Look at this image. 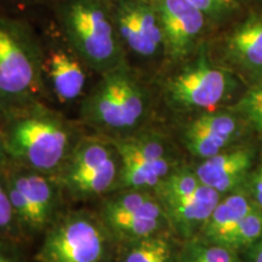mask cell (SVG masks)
I'll use <instances>...</instances> for the list:
<instances>
[{"label":"cell","instance_id":"obj_7","mask_svg":"<svg viewBox=\"0 0 262 262\" xmlns=\"http://www.w3.org/2000/svg\"><path fill=\"white\" fill-rule=\"evenodd\" d=\"M118 37L127 62H150L165 56L158 10L152 0H111Z\"/></svg>","mask_w":262,"mask_h":262},{"label":"cell","instance_id":"obj_5","mask_svg":"<svg viewBox=\"0 0 262 262\" xmlns=\"http://www.w3.org/2000/svg\"><path fill=\"white\" fill-rule=\"evenodd\" d=\"M118 242L89 209L62 211L44 232L37 262H112Z\"/></svg>","mask_w":262,"mask_h":262},{"label":"cell","instance_id":"obj_13","mask_svg":"<svg viewBox=\"0 0 262 262\" xmlns=\"http://www.w3.org/2000/svg\"><path fill=\"white\" fill-rule=\"evenodd\" d=\"M116 152V147L110 139L96 134L94 136H84L54 179L63 189L106 163Z\"/></svg>","mask_w":262,"mask_h":262},{"label":"cell","instance_id":"obj_11","mask_svg":"<svg viewBox=\"0 0 262 262\" xmlns=\"http://www.w3.org/2000/svg\"><path fill=\"white\" fill-rule=\"evenodd\" d=\"M100 216L118 243L162 233L164 224L168 222L162 203L157 195L137 210Z\"/></svg>","mask_w":262,"mask_h":262},{"label":"cell","instance_id":"obj_16","mask_svg":"<svg viewBox=\"0 0 262 262\" xmlns=\"http://www.w3.org/2000/svg\"><path fill=\"white\" fill-rule=\"evenodd\" d=\"M119 172L120 156L117 150L106 163L98 166L94 171L81 176L62 191L64 195L71 196L73 201L78 202L102 199L103 196L116 191Z\"/></svg>","mask_w":262,"mask_h":262},{"label":"cell","instance_id":"obj_15","mask_svg":"<svg viewBox=\"0 0 262 262\" xmlns=\"http://www.w3.org/2000/svg\"><path fill=\"white\" fill-rule=\"evenodd\" d=\"M253 209L248 199L239 193L220 201L201 229L203 241L225 247L242 219Z\"/></svg>","mask_w":262,"mask_h":262},{"label":"cell","instance_id":"obj_3","mask_svg":"<svg viewBox=\"0 0 262 262\" xmlns=\"http://www.w3.org/2000/svg\"><path fill=\"white\" fill-rule=\"evenodd\" d=\"M45 97L40 32L28 16L0 12V122Z\"/></svg>","mask_w":262,"mask_h":262},{"label":"cell","instance_id":"obj_6","mask_svg":"<svg viewBox=\"0 0 262 262\" xmlns=\"http://www.w3.org/2000/svg\"><path fill=\"white\" fill-rule=\"evenodd\" d=\"M229 78L209 61L205 48L194 60L163 81V96L170 107L179 111L212 110L226 97Z\"/></svg>","mask_w":262,"mask_h":262},{"label":"cell","instance_id":"obj_31","mask_svg":"<svg viewBox=\"0 0 262 262\" xmlns=\"http://www.w3.org/2000/svg\"><path fill=\"white\" fill-rule=\"evenodd\" d=\"M152 2H153V0H152Z\"/></svg>","mask_w":262,"mask_h":262},{"label":"cell","instance_id":"obj_4","mask_svg":"<svg viewBox=\"0 0 262 262\" xmlns=\"http://www.w3.org/2000/svg\"><path fill=\"white\" fill-rule=\"evenodd\" d=\"M58 31L91 72L103 74L126 63L111 0H49Z\"/></svg>","mask_w":262,"mask_h":262},{"label":"cell","instance_id":"obj_24","mask_svg":"<svg viewBox=\"0 0 262 262\" xmlns=\"http://www.w3.org/2000/svg\"><path fill=\"white\" fill-rule=\"evenodd\" d=\"M196 118H198L205 126H208L209 129L220 134L222 136L229 137V139H232L235 130H237L235 120L231 116H228V114L206 112L201 114V116Z\"/></svg>","mask_w":262,"mask_h":262},{"label":"cell","instance_id":"obj_25","mask_svg":"<svg viewBox=\"0 0 262 262\" xmlns=\"http://www.w3.org/2000/svg\"><path fill=\"white\" fill-rule=\"evenodd\" d=\"M48 2L49 0H0V12L31 17L39 8L47 5Z\"/></svg>","mask_w":262,"mask_h":262},{"label":"cell","instance_id":"obj_10","mask_svg":"<svg viewBox=\"0 0 262 262\" xmlns=\"http://www.w3.org/2000/svg\"><path fill=\"white\" fill-rule=\"evenodd\" d=\"M5 175L27 198L37 217L39 227L44 233L55 219L63 211L62 204L64 194L60 185L52 176L22 168L12 163L5 166Z\"/></svg>","mask_w":262,"mask_h":262},{"label":"cell","instance_id":"obj_30","mask_svg":"<svg viewBox=\"0 0 262 262\" xmlns=\"http://www.w3.org/2000/svg\"><path fill=\"white\" fill-rule=\"evenodd\" d=\"M10 163L8 153H6L5 140H4V131H3L2 122H0V168H5Z\"/></svg>","mask_w":262,"mask_h":262},{"label":"cell","instance_id":"obj_8","mask_svg":"<svg viewBox=\"0 0 262 262\" xmlns=\"http://www.w3.org/2000/svg\"><path fill=\"white\" fill-rule=\"evenodd\" d=\"M40 35L44 48V83L47 95L61 104L80 101L86 94L91 70L64 40L50 18Z\"/></svg>","mask_w":262,"mask_h":262},{"label":"cell","instance_id":"obj_27","mask_svg":"<svg viewBox=\"0 0 262 262\" xmlns=\"http://www.w3.org/2000/svg\"><path fill=\"white\" fill-rule=\"evenodd\" d=\"M16 243L0 241V262H21Z\"/></svg>","mask_w":262,"mask_h":262},{"label":"cell","instance_id":"obj_28","mask_svg":"<svg viewBox=\"0 0 262 262\" xmlns=\"http://www.w3.org/2000/svg\"><path fill=\"white\" fill-rule=\"evenodd\" d=\"M253 192L258 208L262 209V165L253 176Z\"/></svg>","mask_w":262,"mask_h":262},{"label":"cell","instance_id":"obj_1","mask_svg":"<svg viewBox=\"0 0 262 262\" xmlns=\"http://www.w3.org/2000/svg\"><path fill=\"white\" fill-rule=\"evenodd\" d=\"M10 163L55 176L84 135L63 114L39 101L2 120Z\"/></svg>","mask_w":262,"mask_h":262},{"label":"cell","instance_id":"obj_17","mask_svg":"<svg viewBox=\"0 0 262 262\" xmlns=\"http://www.w3.org/2000/svg\"><path fill=\"white\" fill-rule=\"evenodd\" d=\"M114 262H173L172 245L162 233L118 243Z\"/></svg>","mask_w":262,"mask_h":262},{"label":"cell","instance_id":"obj_12","mask_svg":"<svg viewBox=\"0 0 262 262\" xmlns=\"http://www.w3.org/2000/svg\"><path fill=\"white\" fill-rule=\"evenodd\" d=\"M221 193L202 183L192 194L181 201L164 205L169 225L185 237L191 238L203 225L220 202Z\"/></svg>","mask_w":262,"mask_h":262},{"label":"cell","instance_id":"obj_2","mask_svg":"<svg viewBox=\"0 0 262 262\" xmlns=\"http://www.w3.org/2000/svg\"><path fill=\"white\" fill-rule=\"evenodd\" d=\"M79 104V123L110 140L145 129L150 91L142 72L129 62L98 75Z\"/></svg>","mask_w":262,"mask_h":262},{"label":"cell","instance_id":"obj_19","mask_svg":"<svg viewBox=\"0 0 262 262\" xmlns=\"http://www.w3.org/2000/svg\"><path fill=\"white\" fill-rule=\"evenodd\" d=\"M182 141L191 155L196 158L208 159L219 155L231 139L209 129L195 118L183 129Z\"/></svg>","mask_w":262,"mask_h":262},{"label":"cell","instance_id":"obj_26","mask_svg":"<svg viewBox=\"0 0 262 262\" xmlns=\"http://www.w3.org/2000/svg\"><path fill=\"white\" fill-rule=\"evenodd\" d=\"M188 2L201 10L208 19L221 17L233 5V0H188Z\"/></svg>","mask_w":262,"mask_h":262},{"label":"cell","instance_id":"obj_9","mask_svg":"<svg viewBox=\"0 0 262 262\" xmlns=\"http://www.w3.org/2000/svg\"><path fill=\"white\" fill-rule=\"evenodd\" d=\"M153 2L164 33L165 57L171 62H181L196 48L208 18L188 0Z\"/></svg>","mask_w":262,"mask_h":262},{"label":"cell","instance_id":"obj_22","mask_svg":"<svg viewBox=\"0 0 262 262\" xmlns=\"http://www.w3.org/2000/svg\"><path fill=\"white\" fill-rule=\"evenodd\" d=\"M262 235V209L250 210L239 222L238 227L228 238L225 247L234 250L242 247H250Z\"/></svg>","mask_w":262,"mask_h":262},{"label":"cell","instance_id":"obj_14","mask_svg":"<svg viewBox=\"0 0 262 262\" xmlns=\"http://www.w3.org/2000/svg\"><path fill=\"white\" fill-rule=\"evenodd\" d=\"M250 152L245 149L220 152L203 160L194 171L202 183L222 193L238 185L250 165Z\"/></svg>","mask_w":262,"mask_h":262},{"label":"cell","instance_id":"obj_23","mask_svg":"<svg viewBox=\"0 0 262 262\" xmlns=\"http://www.w3.org/2000/svg\"><path fill=\"white\" fill-rule=\"evenodd\" d=\"M237 108L238 111L244 113L249 122L254 124L256 129L262 130V85L251 90L241 101Z\"/></svg>","mask_w":262,"mask_h":262},{"label":"cell","instance_id":"obj_18","mask_svg":"<svg viewBox=\"0 0 262 262\" xmlns=\"http://www.w3.org/2000/svg\"><path fill=\"white\" fill-rule=\"evenodd\" d=\"M228 49L245 64L262 68V19H251L235 29L228 39Z\"/></svg>","mask_w":262,"mask_h":262},{"label":"cell","instance_id":"obj_20","mask_svg":"<svg viewBox=\"0 0 262 262\" xmlns=\"http://www.w3.org/2000/svg\"><path fill=\"white\" fill-rule=\"evenodd\" d=\"M202 185L194 170L176 168L164 178L155 189L162 205L171 204L192 194Z\"/></svg>","mask_w":262,"mask_h":262},{"label":"cell","instance_id":"obj_21","mask_svg":"<svg viewBox=\"0 0 262 262\" xmlns=\"http://www.w3.org/2000/svg\"><path fill=\"white\" fill-rule=\"evenodd\" d=\"M0 241L16 244L25 241L10 199L5 168H0Z\"/></svg>","mask_w":262,"mask_h":262},{"label":"cell","instance_id":"obj_29","mask_svg":"<svg viewBox=\"0 0 262 262\" xmlns=\"http://www.w3.org/2000/svg\"><path fill=\"white\" fill-rule=\"evenodd\" d=\"M248 262H262V235L249 247L247 251Z\"/></svg>","mask_w":262,"mask_h":262}]
</instances>
